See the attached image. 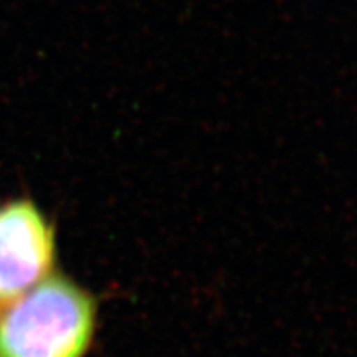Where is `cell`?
<instances>
[{
	"label": "cell",
	"mask_w": 357,
	"mask_h": 357,
	"mask_svg": "<svg viewBox=\"0 0 357 357\" xmlns=\"http://www.w3.org/2000/svg\"><path fill=\"white\" fill-rule=\"evenodd\" d=\"M96 324L95 296L55 271L0 306V357H84Z\"/></svg>",
	"instance_id": "6da1fadb"
},
{
	"label": "cell",
	"mask_w": 357,
	"mask_h": 357,
	"mask_svg": "<svg viewBox=\"0 0 357 357\" xmlns=\"http://www.w3.org/2000/svg\"><path fill=\"white\" fill-rule=\"evenodd\" d=\"M56 234L32 199L0 204V306L55 273Z\"/></svg>",
	"instance_id": "7a4b0ae2"
}]
</instances>
